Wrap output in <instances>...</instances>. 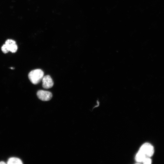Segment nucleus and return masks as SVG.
Wrapping results in <instances>:
<instances>
[{"instance_id": "f257e3e1", "label": "nucleus", "mask_w": 164, "mask_h": 164, "mask_svg": "<svg viewBox=\"0 0 164 164\" xmlns=\"http://www.w3.org/2000/svg\"><path fill=\"white\" fill-rule=\"evenodd\" d=\"M44 76L43 71L40 69H36L31 71L29 73L28 77L31 82L34 84L39 83L42 80Z\"/></svg>"}, {"instance_id": "f03ea898", "label": "nucleus", "mask_w": 164, "mask_h": 164, "mask_svg": "<svg viewBox=\"0 0 164 164\" xmlns=\"http://www.w3.org/2000/svg\"><path fill=\"white\" fill-rule=\"evenodd\" d=\"M139 150L147 157L152 156L154 152V149L153 146L148 143H145L143 144L141 146Z\"/></svg>"}, {"instance_id": "7ed1b4c3", "label": "nucleus", "mask_w": 164, "mask_h": 164, "mask_svg": "<svg viewBox=\"0 0 164 164\" xmlns=\"http://www.w3.org/2000/svg\"><path fill=\"white\" fill-rule=\"evenodd\" d=\"M37 95L40 100L43 101H49L52 97V94L50 91L40 90L37 92Z\"/></svg>"}, {"instance_id": "20e7f679", "label": "nucleus", "mask_w": 164, "mask_h": 164, "mask_svg": "<svg viewBox=\"0 0 164 164\" xmlns=\"http://www.w3.org/2000/svg\"><path fill=\"white\" fill-rule=\"evenodd\" d=\"M4 44L9 51L15 53L17 50V45L15 42L14 40L11 39H7L5 42Z\"/></svg>"}, {"instance_id": "39448f33", "label": "nucleus", "mask_w": 164, "mask_h": 164, "mask_svg": "<svg viewBox=\"0 0 164 164\" xmlns=\"http://www.w3.org/2000/svg\"><path fill=\"white\" fill-rule=\"evenodd\" d=\"M42 86L43 88L45 89H49L51 88L53 85V82L49 75L43 76L42 79Z\"/></svg>"}, {"instance_id": "423d86ee", "label": "nucleus", "mask_w": 164, "mask_h": 164, "mask_svg": "<svg viewBox=\"0 0 164 164\" xmlns=\"http://www.w3.org/2000/svg\"><path fill=\"white\" fill-rule=\"evenodd\" d=\"M146 157V156L144 153L139 150L136 154L135 159L137 162H142Z\"/></svg>"}, {"instance_id": "0eeeda50", "label": "nucleus", "mask_w": 164, "mask_h": 164, "mask_svg": "<svg viewBox=\"0 0 164 164\" xmlns=\"http://www.w3.org/2000/svg\"><path fill=\"white\" fill-rule=\"evenodd\" d=\"M9 164H22V162L19 159L16 157H11L10 158L7 162Z\"/></svg>"}, {"instance_id": "6e6552de", "label": "nucleus", "mask_w": 164, "mask_h": 164, "mask_svg": "<svg viewBox=\"0 0 164 164\" xmlns=\"http://www.w3.org/2000/svg\"><path fill=\"white\" fill-rule=\"evenodd\" d=\"M142 162L144 164H150L151 163L152 160L149 157H146Z\"/></svg>"}, {"instance_id": "1a4fd4ad", "label": "nucleus", "mask_w": 164, "mask_h": 164, "mask_svg": "<svg viewBox=\"0 0 164 164\" xmlns=\"http://www.w3.org/2000/svg\"><path fill=\"white\" fill-rule=\"evenodd\" d=\"M6 163L3 161H1L0 162V164H5Z\"/></svg>"}]
</instances>
